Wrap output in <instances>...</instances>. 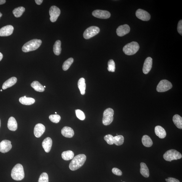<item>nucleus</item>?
<instances>
[{
	"label": "nucleus",
	"instance_id": "obj_48",
	"mask_svg": "<svg viewBox=\"0 0 182 182\" xmlns=\"http://www.w3.org/2000/svg\"><path fill=\"white\" fill-rule=\"evenodd\" d=\"M44 88H45V87H45V86H44Z\"/></svg>",
	"mask_w": 182,
	"mask_h": 182
},
{
	"label": "nucleus",
	"instance_id": "obj_29",
	"mask_svg": "<svg viewBox=\"0 0 182 182\" xmlns=\"http://www.w3.org/2000/svg\"><path fill=\"white\" fill-rule=\"evenodd\" d=\"M61 42L60 40H57L56 41L53 48V52L55 55H59L60 54L61 51Z\"/></svg>",
	"mask_w": 182,
	"mask_h": 182
},
{
	"label": "nucleus",
	"instance_id": "obj_25",
	"mask_svg": "<svg viewBox=\"0 0 182 182\" xmlns=\"http://www.w3.org/2000/svg\"><path fill=\"white\" fill-rule=\"evenodd\" d=\"M173 121L176 127L179 129H182V118L178 114L175 115L173 118Z\"/></svg>",
	"mask_w": 182,
	"mask_h": 182
},
{
	"label": "nucleus",
	"instance_id": "obj_5",
	"mask_svg": "<svg viewBox=\"0 0 182 182\" xmlns=\"http://www.w3.org/2000/svg\"><path fill=\"white\" fill-rule=\"evenodd\" d=\"M182 157L181 153L175 149L169 150L166 152L163 155L164 159L166 161L169 162L174 160L181 159Z\"/></svg>",
	"mask_w": 182,
	"mask_h": 182
},
{
	"label": "nucleus",
	"instance_id": "obj_13",
	"mask_svg": "<svg viewBox=\"0 0 182 182\" xmlns=\"http://www.w3.org/2000/svg\"><path fill=\"white\" fill-rule=\"evenodd\" d=\"M14 28L11 25H7L0 29V36H9L13 34Z\"/></svg>",
	"mask_w": 182,
	"mask_h": 182
},
{
	"label": "nucleus",
	"instance_id": "obj_14",
	"mask_svg": "<svg viewBox=\"0 0 182 182\" xmlns=\"http://www.w3.org/2000/svg\"><path fill=\"white\" fill-rule=\"evenodd\" d=\"M130 28L129 25H126L119 26L116 29V33L119 37H123L129 33Z\"/></svg>",
	"mask_w": 182,
	"mask_h": 182
},
{
	"label": "nucleus",
	"instance_id": "obj_11",
	"mask_svg": "<svg viewBox=\"0 0 182 182\" xmlns=\"http://www.w3.org/2000/svg\"><path fill=\"white\" fill-rule=\"evenodd\" d=\"M136 17L139 19L143 21H149L151 19V15L145 10L139 9L136 13Z\"/></svg>",
	"mask_w": 182,
	"mask_h": 182
},
{
	"label": "nucleus",
	"instance_id": "obj_10",
	"mask_svg": "<svg viewBox=\"0 0 182 182\" xmlns=\"http://www.w3.org/2000/svg\"><path fill=\"white\" fill-rule=\"evenodd\" d=\"M92 15L96 18L101 19H107L111 16L110 13L106 10H94Z\"/></svg>",
	"mask_w": 182,
	"mask_h": 182
},
{
	"label": "nucleus",
	"instance_id": "obj_38",
	"mask_svg": "<svg viewBox=\"0 0 182 182\" xmlns=\"http://www.w3.org/2000/svg\"><path fill=\"white\" fill-rule=\"evenodd\" d=\"M112 172L114 175L118 176H121L122 175V171L116 168H114L112 169Z\"/></svg>",
	"mask_w": 182,
	"mask_h": 182
},
{
	"label": "nucleus",
	"instance_id": "obj_26",
	"mask_svg": "<svg viewBox=\"0 0 182 182\" xmlns=\"http://www.w3.org/2000/svg\"><path fill=\"white\" fill-rule=\"evenodd\" d=\"M85 79L82 78H80L78 83V85L82 95H84L85 93L86 85Z\"/></svg>",
	"mask_w": 182,
	"mask_h": 182
},
{
	"label": "nucleus",
	"instance_id": "obj_27",
	"mask_svg": "<svg viewBox=\"0 0 182 182\" xmlns=\"http://www.w3.org/2000/svg\"><path fill=\"white\" fill-rule=\"evenodd\" d=\"M142 141L143 145L146 147H150L153 145V142L148 135L143 136L142 139Z\"/></svg>",
	"mask_w": 182,
	"mask_h": 182
},
{
	"label": "nucleus",
	"instance_id": "obj_30",
	"mask_svg": "<svg viewBox=\"0 0 182 182\" xmlns=\"http://www.w3.org/2000/svg\"><path fill=\"white\" fill-rule=\"evenodd\" d=\"M25 11V8L23 7H19L15 9L13 11V14L16 18L20 17Z\"/></svg>",
	"mask_w": 182,
	"mask_h": 182
},
{
	"label": "nucleus",
	"instance_id": "obj_34",
	"mask_svg": "<svg viewBox=\"0 0 182 182\" xmlns=\"http://www.w3.org/2000/svg\"><path fill=\"white\" fill-rule=\"evenodd\" d=\"M108 70L109 72H114L116 69V65L114 61L112 60H110L108 61Z\"/></svg>",
	"mask_w": 182,
	"mask_h": 182
},
{
	"label": "nucleus",
	"instance_id": "obj_15",
	"mask_svg": "<svg viewBox=\"0 0 182 182\" xmlns=\"http://www.w3.org/2000/svg\"><path fill=\"white\" fill-rule=\"evenodd\" d=\"M45 127L43 125L41 124H37L34 128V135L37 138L40 137L45 132Z\"/></svg>",
	"mask_w": 182,
	"mask_h": 182
},
{
	"label": "nucleus",
	"instance_id": "obj_4",
	"mask_svg": "<svg viewBox=\"0 0 182 182\" xmlns=\"http://www.w3.org/2000/svg\"><path fill=\"white\" fill-rule=\"evenodd\" d=\"M140 46L138 43L132 42L126 45L123 48V52L128 55H132L136 54L139 49Z\"/></svg>",
	"mask_w": 182,
	"mask_h": 182
},
{
	"label": "nucleus",
	"instance_id": "obj_31",
	"mask_svg": "<svg viewBox=\"0 0 182 182\" xmlns=\"http://www.w3.org/2000/svg\"><path fill=\"white\" fill-rule=\"evenodd\" d=\"M124 138L122 135H117L114 136V143L116 145L120 146L122 145L124 143Z\"/></svg>",
	"mask_w": 182,
	"mask_h": 182
},
{
	"label": "nucleus",
	"instance_id": "obj_41",
	"mask_svg": "<svg viewBox=\"0 0 182 182\" xmlns=\"http://www.w3.org/2000/svg\"><path fill=\"white\" fill-rule=\"evenodd\" d=\"M35 1L37 4L40 5L42 3L43 1V0H36Z\"/></svg>",
	"mask_w": 182,
	"mask_h": 182
},
{
	"label": "nucleus",
	"instance_id": "obj_8",
	"mask_svg": "<svg viewBox=\"0 0 182 182\" xmlns=\"http://www.w3.org/2000/svg\"><path fill=\"white\" fill-rule=\"evenodd\" d=\"M172 87L171 83L166 80H161L157 85V90L159 92H164L170 90Z\"/></svg>",
	"mask_w": 182,
	"mask_h": 182
},
{
	"label": "nucleus",
	"instance_id": "obj_47",
	"mask_svg": "<svg viewBox=\"0 0 182 182\" xmlns=\"http://www.w3.org/2000/svg\"><path fill=\"white\" fill-rule=\"evenodd\" d=\"M2 90H1V92H2Z\"/></svg>",
	"mask_w": 182,
	"mask_h": 182
},
{
	"label": "nucleus",
	"instance_id": "obj_32",
	"mask_svg": "<svg viewBox=\"0 0 182 182\" xmlns=\"http://www.w3.org/2000/svg\"><path fill=\"white\" fill-rule=\"evenodd\" d=\"M73 62L74 59L72 58H69L68 59L65 61L63 63L62 67L63 70L66 71L68 70Z\"/></svg>",
	"mask_w": 182,
	"mask_h": 182
},
{
	"label": "nucleus",
	"instance_id": "obj_12",
	"mask_svg": "<svg viewBox=\"0 0 182 182\" xmlns=\"http://www.w3.org/2000/svg\"><path fill=\"white\" fill-rule=\"evenodd\" d=\"M12 148L11 142L9 140H3L0 143V152L2 153L9 152Z\"/></svg>",
	"mask_w": 182,
	"mask_h": 182
},
{
	"label": "nucleus",
	"instance_id": "obj_24",
	"mask_svg": "<svg viewBox=\"0 0 182 182\" xmlns=\"http://www.w3.org/2000/svg\"><path fill=\"white\" fill-rule=\"evenodd\" d=\"M31 86L37 92H42L45 91V88L43 86L37 81H34L32 83Z\"/></svg>",
	"mask_w": 182,
	"mask_h": 182
},
{
	"label": "nucleus",
	"instance_id": "obj_17",
	"mask_svg": "<svg viewBox=\"0 0 182 182\" xmlns=\"http://www.w3.org/2000/svg\"><path fill=\"white\" fill-rule=\"evenodd\" d=\"M52 145V139L50 137L45 138L43 141L42 144L43 148L46 152H49L51 149Z\"/></svg>",
	"mask_w": 182,
	"mask_h": 182
},
{
	"label": "nucleus",
	"instance_id": "obj_45",
	"mask_svg": "<svg viewBox=\"0 0 182 182\" xmlns=\"http://www.w3.org/2000/svg\"><path fill=\"white\" fill-rule=\"evenodd\" d=\"M1 119H0V128H1Z\"/></svg>",
	"mask_w": 182,
	"mask_h": 182
},
{
	"label": "nucleus",
	"instance_id": "obj_37",
	"mask_svg": "<svg viewBox=\"0 0 182 182\" xmlns=\"http://www.w3.org/2000/svg\"><path fill=\"white\" fill-rule=\"evenodd\" d=\"M113 138L114 136L110 134L106 135L104 137V140L109 145H113L114 144Z\"/></svg>",
	"mask_w": 182,
	"mask_h": 182
},
{
	"label": "nucleus",
	"instance_id": "obj_35",
	"mask_svg": "<svg viewBox=\"0 0 182 182\" xmlns=\"http://www.w3.org/2000/svg\"><path fill=\"white\" fill-rule=\"evenodd\" d=\"M38 182H49V178L46 173H43L40 175Z\"/></svg>",
	"mask_w": 182,
	"mask_h": 182
},
{
	"label": "nucleus",
	"instance_id": "obj_44",
	"mask_svg": "<svg viewBox=\"0 0 182 182\" xmlns=\"http://www.w3.org/2000/svg\"><path fill=\"white\" fill-rule=\"evenodd\" d=\"M2 16V14L1 13V12H0V18H1V17Z\"/></svg>",
	"mask_w": 182,
	"mask_h": 182
},
{
	"label": "nucleus",
	"instance_id": "obj_28",
	"mask_svg": "<svg viewBox=\"0 0 182 182\" xmlns=\"http://www.w3.org/2000/svg\"><path fill=\"white\" fill-rule=\"evenodd\" d=\"M74 154L73 151H68L63 152L61 156L62 158L65 160H68L73 158Z\"/></svg>",
	"mask_w": 182,
	"mask_h": 182
},
{
	"label": "nucleus",
	"instance_id": "obj_18",
	"mask_svg": "<svg viewBox=\"0 0 182 182\" xmlns=\"http://www.w3.org/2000/svg\"><path fill=\"white\" fill-rule=\"evenodd\" d=\"M61 133L63 136L68 138L73 137L74 135L73 130L71 128L68 127H63L61 130Z\"/></svg>",
	"mask_w": 182,
	"mask_h": 182
},
{
	"label": "nucleus",
	"instance_id": "obj_2",
	"mask_svg": "<svg viewBox=\"0 0 182 182\" xmlns=\"http://www.w3.org/2000/svg\"><path fill=\"white\" fill-rule=\"evenodd\" d=\"M42 43V41L40 40L35 39L31 40L23 46L22 51L24 52H28L35 50L40 46Z\"/></svg>",
	"mask_w": 182,
	"mask_h": 182
},
{
	"label": "nucleus",
	"instance_id": "obj_16",
	"mask_svg": "<svg viewBox=\"0 0 182 182\" xmlns=\"http://www.w3.org/2000/svg\"><path fill=\"white\" fill-rule=\"evenodd\" d=\"M152 59L151 57H148L145 60L143 68V73L147 74L150 71L152 67Z\"/></svg>",
	"mask_w": 182,
	"mask_h": 182
},
{
	"label": "nucleus",
	"instance_id": "obj_7",
	"mask_svg": "<svg viewBox=\"0 0 182 182\" xmlns=\"http://www.w3.org/2000/svg\"><path fill=\"white\" fill-rule=\"evenodd\" d=\"M100 31V29L98 27L92 26L86 29L83 36L84 39H89L96 36Z\"/></svg>",
	"mask_w": 182,
	"mask_h": 182
},
{
	"label": "nucleus",
	"instance_id": "obj_3",
	"mask_svg": "<svg viewBox=\"0 0 182 182\" xmlns=\"http://www.w3.org/2000/svg\"><path fill=\"white\" fill-rule=\"evenodd\" d=\"M11 175L12 178L16 181L22 180L25 178V174L22 165L18 164L13 168Z\"/></svg>",
	"mask_w": 182,
	"mask_h": 182
},
{
	"label": "nucleus",
	"instance_id": "obj_6",
	"mask_svg": "<svg viewBox=\"0 0 182 182\" xmlns=\"http://www.w3.org/2000/svg\"><path fill=\"white\" fill-rule=\"evenodd\" d=\"M114 111L111 108L107 109L104 111L102 122L105 125L111 124L113 120Z\"/></svg>",
	"mask_w": 182,
	"mask_h": 182
},
{
	"label": "nucleus",
	"instance_id": "obj_9",
	"mask_svg": "<svg viewBox=\"0 0 182 182\" xmlns=\"http://www.w3.org/2000/svg\"><path fill=\"white\" fill-rule=\"evenodd\" d=\"M49 13L51 21L54 22L57 21L60 15V10L57 7L52 6L50 8Z\"/></svg>",
	"mask_w": 182,
	"mask_h": 182
},
{
	"label": "nucleus",
	"instance_id": "obj_21",
	"mask_svg": "<svg viewBox=\"0 0 182 182\" xmlns=\"http://www.w3.org/2000/svg\"><path fill=\"white\" fill-rule=\"evenodd\" d=\"M155 133L156 135L160 138H164L166 136V132L165 130L160 126H157L155 128Z\"/></svg>",
	"mask_w": 182,
	"mask_h": 182
},
{
	"label": "nucleus",
	"instance_id": "obj_40",
	"mask_svg": "<svg viewBox=\"0 0 182 182\" xmlns=\"http://www.w3.org/2000/svg\"><path fill=\"white\" fill-rule=\"evenodd\" d=\"M165 180L167 182H180L178 179L172 178L166 179Z\"/></svg>",
	"mask_w": 182,
	"mask_h": 182
},
{
	"label": "nucleus",
	"instance_id": "obj_19",
	"mask_svg": "<svg viewBox=\"0 0 182 182\" xmlns=\"http://www.w3.org/2000/svg\"><path fill=\"white\" fill-rule=\"evenodd\" d=\"M7 127L9 129L13 131H15L17 129L18 125L16 120L15 118L10 117L7 122Z\"/></svg>",
	"mask_w": 182,
	"mask_h": 182
},
{
	"label": "nucleus",
	"instance_id": "obj_23",
	"mask_svg": "<svg viewBox=\"0 0 182 182\" xmlns=\"http://www.w3.org/2000/svg\"><path fill=\"white\" fill-rule=\"evenodd\" d=\"M140 173L146 178H148L149 176L148 168L145 163L142 162L140 164Z\"/></svg>",
	"mask_w": 182,
	"mask_h": 182
},
{
	"label": "nucleus",
	"instance_id": "obj_43",
	"mask_svg": "<svg viewBox=\"0 0 182 182\" xmlns=\"http://www.w3.org/2000/svg\"><path fill=\"white\" fill-rule=\"evenodd\" d=\"M3 57V54H2L1 52H0V61L1 60Z\"/></svg>",
	"mask_w": 182,
	"mask_h": 182
},
{
	"label": "nucleus",
	"instance_id": "obj_20",
	"mask_svg": "<svg viewBox=\"0 0 182 182\" xmlns=\"http://www.w3.org/2000/svg\"><path fill=\"white\" fill-rule=\"evenodd\" d=\"M17 79L15 77H12L5 81L2 85V88L6 90L7 88L11 87L17 83Z\"/></svg>",
	"mask_w": 182,
	"mask_h": 182
},
{
	"label": "nucleus",
	"instance_id": "obj_39",
	"mask_svg": "<svg viewBox=\"0 0 182 182\" xmlns=\"http://www.w3.org/2000/svg\"><path fill=\"white\" fill-rule=\"evenodd\" d=\"M178 33L181 36L182 35V20H180L179 21L178 26Z\"/></svg>",
	"mask_w": 182,
	"mask_h": 182
},
{
	"label": "nucleus",
	"instance_id": "obj_49",
	"mask_svg": "<svg viewBox=\"0 0 182 182\" xmlns=\"http://www.w3.org/2000/svg\"></svg>",
	"mask_w": 182,
	"mask_h": 182
},
{
	"label": "nucleus",
	"instance_id": "obj_46",
	"mask_svg": "<svg viewBox=\"0 0 182 182\" xmlns=\"http://www.w3.org/2000/svg\"><path fill=\"white\" fill-rule=\"evenodd\" d=\"M55 114H57V112H55Z\"/></svg>",
	"mask_w": 182,
	"mask_h": 182
},
{
	"label": "nucleus",
	"instance_id": "obj_33",
	"mask_svg": "<svg viewBox=\"0 0 182 182\" xmlns=\"http://www.w3.org/2000/svg\"><path fill=\"white\" fill-rule=\"evenodd\" d=\"M49 119L51 121L56 124L59 122L61 119V117L57 114L51 115L49 116Z\"/></svg>",
	"mask_w": 182,
	"mask_h": 182
},
{
	"label": "nucleus",
	"instance_id": "obj_42",
	"mask_svg": "<svg viewBox=\"0 0 182 182\" xmlns=\"http://www.w3.org/2000/svg\"><path fill=\"white\" fill-rule=\"evenodd\" d=\"M6 1L5 0H0V5L6 3Z\"/></svg>",
	"mask_w": 182,
	"mask_h": 182
},
{
	"label": "nucleus",
	"instance_id": "obj_22",
	"mask_svg": "<svg viewBox=\"0 0 182 182\" xmlns=\"http://www.w3.org/2000/svg\"><path fill=\"white\" fill-rule=\"evenodd\" d=\"M20 102L24 105H30L35 102L34 99L31 98L26 97V96L19 98Z\"/></svg>",
	"mask_w": 182,
	"mask_h": 182
},
{
	"label": "nucleus",
	"instance_id": "obj_36",
	"mask_svg": "<svg viewBox=\"0 0 182 182\" xmlns=\"http://www.w3.org/2000/svg\"><path fill=\"white\" fill-rule=\"evenodd\" d=\"M76 114L78 118L81 120H84L85 119V115L84 112L80 110L77 109L75 110Z\"/></svg>",
	"mask_w": 182,
	"mask_h": 182
},
{
	"label": "nucleus",
	"instance_id": "obj_1",
	"mask_svg": "<svg viewBox=\"0 0 182 182\" xmlns=\"http://www.w3.org/2000/svg\"><path fill=\"white\" fill-rule=\"evenodd\" d=\"M87 157L84 154H79L75 156L69 165V168L72 171H75L81 168L86 160Z\"/></svg>",
	"mask_w": 182,
	"mask_h": 182
}]
</instances>
